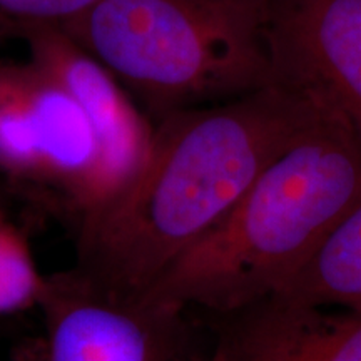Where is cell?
Masks as SVG:
<instances>
[{
    "mask_svg": "<svg viewBox=\"0 0 361 361\" xmlns=\"http://www.w3.org/2000/svg\"><path fill=\"white\" fill-rule=\"evenodd\" d=\"M360 196L361 144L341 117L318 106L229 213L141 301L221 316L278 295Z\"/></svg>",
    "mask_w": 361,
    "mask_h": 361,
    "instance_id": "obj_2",
    "label": "cell"
},
{
    "mask_svg": "<svg viewBox=\"0 0 361 361\" xmlns=\"http://www.w3.org/2000/svg\"><path fill=\"white\" fill-rule=\"evenodd\" d=\"M99 0H0V39L64 29Z\"/></svg>",
    "mask_w": 361,
    "mask_h": 361,
    "instance_id": "obj_12",
    "label": "cell"
},
{
    "mask_svg": "<svg viewBox=\"0 0 361 361\" xmlns=\"http://www.w3.org/2000/svg\"><path fill=\"white\" fill-rule=\"evenodd\" d=\"M273 84L341 117L361 144V0H271Z\"/></svg>",
    "mask_w": 361,
    "mask_h": 361,
    "instance_id": "obj_5",
    "label": "cell"
},
{
    "mask_svg": "<svg viewBox=\"0 0 361 361\" xmlns=\"http://www.w3.org/2000/svg\"><path fill=\"white\" fill-rule=\"evenodd\" d=\"M191 361H207V358H206V356H202V355H196Z\"/></svg>",
    "mask_w": 361,
    "mask_h": 361,
    "instance_id": "obj_14",
    "label": "cell"
},
{
    "mask_svg": "<svg viewBox=\"0 0 361 361\" xmlns=\"http://www.w3.org/2000/svg\"><path fill=\"white\" fill-rule=\"evenodd\" d=\"M278 295L300 303L361 311V196Z\"/></svg>",
    "mask_w": 361,
    "mask_h": 361,
    "instance_id": "obj_9",
    "label": "cell"
},
{
    "mask_svg": "<svg viewBox=\"0 0 361 361\" xmlns=\"http://www.w3.org/2000/svg\"><path fill=\"white\" fill-rule=\"evenodd\" d=\"M216 318L207 361H361V311L274 295Z\"/></svg>",
    "mask_w": 361,
    "mask_h": 361,
    "instance_id": "obj_7",
    "label": "cell"
},
{
    "mask_svg": "<svg viewBox=\"0 0 361 361\" xmlns=\"http://www.w3.org/2000/svg\"><path fill=\"white\" fill-rule=\"evenodd\" d=\"M39 311L47 361H191L184 311L124 300L72 268L49 274Z\"/></svg>",
    "mask_w": 361,
    "mask_h": 361,
    "instance_id": "obj_4",
    "label": "cell"
},
{
    "mask_svg": "<svg viewBox=\"0 0 361 361\" xmlns=\"http://www.w3.org/2000/svg\"><path fill=\"white\" fill-rule=\"evenodd\" d=\"M29 62L37 183L59 189L72 207L96 168V135L82 107L69 90L30 59Z\"/></svg>",
    "mask_w": 361,
    "mask_h": 361,
    "instance_id": "obj_8",
    "label": "cell"
},
{
    "mask_svg": "<svg viewBox=\"0 0 361 361\" xmlns=\"http://www.w3.org/2000/svg\"><path fill=\"white\" fill-rule=\"evenodd\" d=\"M47 276L25 234L0 211V316L39 310Z\"/></svg>",
    "mask_w": 361,
    "mask_h": 361,
    "instance_id": "obj_11",
    "label": "cell"
},
{
    "mask_svg": "<svg viewBox=\"0 0 361 361\" xmlns=\"http://www.w3.org/2000/svg\"><path fill=\"white\" fill-rule=\"evenodd\" d=\"M8 361H47V351H45L44 338H32V340L22 341Z\"/></svg>",
    "mask_w": 361,
    "mask_h": 361,
    "instance_id": "obj_13",
    "label": "cell"
},
{
    "mask_svg": "<svg viewBox=\"0 0 361 361\" xmlns=\"http://www.w3.org/2000/svg\"><path fill=\"white\" fill-rule=\"evenodd\" d=\"M271 0H99L72 39L157 117L273 84Z\"/></svg>",
    "mask_w": 361,
    "mask_h": 361,
    "instance_id": "obj_3",
    "label": "cell"
},
{
    "mask_svg": "<svg viewBox=\"0 0 361 361\" xmlns=\"http://www.w3.org/2000/svg\"><path fill=\"white\" fill-rule=\"evenodd\" d=\"M318 106L283 85L157 117L128 186L79 223L78 263L89 281L141 301L214 228Z\"/></svg>",
    "mask_w": 361,
    "mask_h": 361,
    "instance_id": "obj_1",
    "label": "cell"
},
{
    "mask_svg": "<svg viewBox=\"0 0 361 361\" xmlns=\"http://www.w3.org/2000/svg\"><path fill=\"white\" fill-rule=\"evenodd\" d=\"M0 173L37 183L30 62H0Z\"/></svg>",
    "mask_w": 361,
    "mask_h": 361,
    "instance_id": "obj_10",
    "label": "cell"
},
{
    "mask_svg": "<svg viewBox=\"0 0 361 361\" xmlns=\"http://www.w3.org/2000/svg\"><path fill=\"white\" fill-rule=\"evenodd\" d=\"M24 40L30 61L52 74L75 97L96 135V168L72 206L82 223L128 186L147 154L154 126L134 106L116 75L66 30H37Z\"/></svg>",
    "mask_w": 361,
    "mask_h": 361,
    "instance_id": "obj_6",
    "label": "cell"
}]
</instances>
